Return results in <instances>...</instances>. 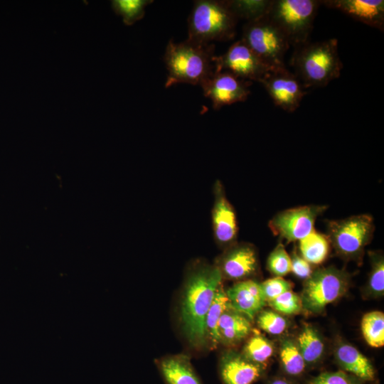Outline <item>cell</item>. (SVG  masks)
<instances>
[{
	"mask_svg": "<svg viewBox=\"0 0 384 384\" xmlns=\"http://www.w3.org/2000/svg\"><path fill=\"white\" fill-rule=\"evenodd\" d=\"M267 303L292 289V284L283 277H274L260 283Z\"/></svg>",
	"mask_w": 384,
	"mask_h": 384,
	"instance_id": "34",
	"label": "cell"
},
{
	"mask_svg": "<svg viewBox=\"0 0 384 384\" xmlns=\"http://www.w3.org/2000/svg\"><path fill=\"white\" fill-rule=\"evenodd\" d=\"M151 0H113L112 8L114 13L122 17L127 26L141 20L145 14V8L151 4Z\"/></svg>",
	"mask_w": 384,
	"mask_h": 384,
	"instance_id": "29",
	"label": "cell"
},
{
	"mask_svg": "<svg viewBox=\"0 0 384 384\" xmlns=\"http://www.w3.org/2000/svg\"><path fill=\"white\" fill-rule=\"evenodd\" d=\"M334 358L341 370L363 383L376 384L377 373L371 361L353 346L339 342L334 349Z\"/></svg>",
	"mask_w": 384,
	"mask_h": 384,
	"instance_id": "18",
	"label": "cell"
},
{
	"mask_svg": "<svg viewBox=\"0 0 384 384\" xmlns=\"http://www.w3.org/2000/svg\"><path fill=\"white\" fill-rule=\"evenodd\" d=\"M251 81L239 78L228 72L215 73L201 85L203 94L211 100L214 110L244 102L250 93Z\"/></svg>",
	"mask_w": 384,
	"mask_h": 384,
	"instance_id": "11",
	"label": "cell"
},
{
	"mask_svg": "<svg viewBox=\"0 0 384 384\" xmlns=\"http://www.w3.org/2000/svg\"><path fill=\"white\" fill-rule=\"evenodd\" d=\"M241 40L272 71L286 68L284 59L290 45L267 14L247 21L242 28Z\"/></svg>",
	"mask_w": 384,
	"mask_h": 384,
	"instance_id": "8",
	"label": "cell"
},
{
	"mask_svg": "<svg viewBox=\"0 0 384 384\" xmlns=\"http://www.w3.org/2000/svg\"><path fill=\"white\" fill-rule=\"evenodd\" d=\"M291 65L304 88L326 86L339 78L343 68L337 39L307 42L295 47Z\"/></svg>",
	"mask_w": 384,
	"mask_h": 384,
	"instance_id": "3",
	"label": "cell"
},
{
	"mask_svg": "<svg viewBox=\"0 0 384 384\" xmlns=\"http://www.w3.org/2000/svg\"><path fill=\"white\" fill-rule=\"evenodd\" d=\"M370 271L365 287V294L378 298L384 294V257L381 251L368 252Z\"/></svg>",
	"mask_w": 384,
	"mask_h": 384,
	"instance_id": "27",
	"label": "cell"
},
{
	"mask_svg": "<svg viewBox=\"0 0 384 384\" xmlns=\"http://www.w3.org/2000/svg\"><path fill=\"white\" fill-rule=\"evenodd\" d=\"M238 21L225 0L195 1L188 18L187 39L203 43L231 40Z\"/></svg>",
	"mask_w": 384,
	"mask_h": 384,
	"instance_id": "4",
	"label": "cell"
},
{
	"mask_svg": "<svg viewBox=\"0 0 384 384\" xmlns=\"http://www.w3.org/2000/svg\"><path fill=\"white\" fill-rule=\"evenodd\" d=\"M217 267L223 278L238 282L248 279L259 270L256 250L250 244L234 243L228 247Z\"/></svg>",
	"mask_w": 384,
	"mask_h": 384,
	"instance_id": "13",
	"label": "cell"
},
{
	"mask_svg": "<svg viewBox=\"0 0 384 384\" xmlns=\"http://www.w3.org/2000/svg\"><path fill=\"white\" fill-rule=\"evenodd\" d=\"M212 219L214 235L218 243L228 247L235 243L238 235L236 214L219 182L215 184Z\"/></svg>",
	"mask_w": 384,
	"mask_h": 384,
	"instance_id": "15",
	"label": "cell"
},
{
	"mask_svg": "<svg viewBox=\"0 0 384 384\" xmlns=\"http://www.w3.org/2000/svg\"><path fill=\"white\" fill-rule=\"evenodd\" d=\"M229 304L225 291L221 284L215 294L205 321L206 344L215 348L220 343L218 326L220 318Z\"/></svg>",
	"mask_w": 384,
	"mask_h": 384,
	"instance_id": "23",
	"label": "cell"
},
{
	"mask_svg": "<svg viewBox=\"0 0 384 384\" xmlns=\"http://www.w3.org/2000/svg\"><path fill=\"white\" fill-rule=\"evenodd\" d=\"M156 366L166 384H203L187 355L163 357L157 360Z\"/></svg>",
	"mask_w": 384,
	"mask_h": 384,
	"instance_id": "19",
	"label": "cell"
},
{
	"mask_svg": "<svg viewBox=\"0 0 384 384\" xmlns=\"http://www.w3.org/2000/svg\"><path fill=\"white\" fill-rule=\"evenodd\" d=\"M321 1L271 0L267 16L294 48L308 42Z\"/></svg>",
	"mask_w": 384,
	"mask_h": 384,
	"instance_id": "6",
	"label": "cell"
},
{
	"mask_svg": "<svg viewBox=\"0 0 384 384\" xmlns=\"http://www.w3.org/2000/svg\"><path fill=\"white\" fill-rule=\"evenodd\" d=\"M330 249L327 235L315 229L299 240V255L311 265L323 263L328 257Z\"/></svg>",
	"mask_w": 384,
	"mask_h": 384,
	"instance_id": "22",
	"label": "cell"
},
{
	"mask_svg": "<svg viewBox=\"0 0 384 384\" xmlns=\"http://www.w3.org/2000/svg\"><path fill=\"white\" fill-rule=\"evenodd\" d=\"M350 284L351 275L344 270L334 266L314 270L304 282L300 296L302 309L310 314L321 313L346 293Z\"/></svg>",
	"mask_w": 384,
	"mask_h": 384,
	"instance_id": "7",
	"label": "cell"
},
{
	"mask_svg": "<svg viewBox=\"0 0 384 384\" xmlns=\"http://www.w3.org/2000/svg\"><path fill=\"white\" fill-rule=\"evenodd\" d=\"M242 353L250 361L267 369L274 354V346L266 337L254 331L245 343Z\"/></svg>",
	"mask_w": 384,
	"mask_h": 384,
	"instance_id": "25",
	"label": "cell"
},
{
	"mask_svg": "<svg viewBox=\"0 0 384 384\" xmlns=\"http://www.w3.org/2000/svg\"><path fill=\"white\" fill-rule=\"evenodd\" d=\"M267 384H297L290 378L284 376H277L269 380Z\"/></svg>",
	"mask_w": 384,
	"mask_h": 384,
	"instance_id": "36",
	"label": "cell"
},
{
	"mask_svg": "<svg viewBox=\"0 0 384 384\" xmlns=\"http://www.w3.org/2000/svg\"><path fill=\"white\" fill-rule=\"evenodd\" d=\"M279 362L284 373L292 378L301 377L306 368L296 341L290 338H284L280 344Z\"/></svg>",
	"mask_w": 384,
	"mask_h": 384,
	"instance_id": "24",
	"label": "cell"
},
{
	"mask_svg": "<svg viewBox=\"0 0 384 384\" xmlns=\"http://www.w3.org/2000/svg\"><path fill=\"white\" fill-rule=\"evenodd\" d=\"M258 326L271 335H279L284 333L288 326L287 320L274 310H262L257 318Z\"/></svg>",
	"mask_w": 384,
	"mask_h": 384,
	"instance_id": "31",
	"label": "cell"
},
{
	"mask_svg": "<svg viewBox=\"0 0 384 384\" xmlns=\"http://www.w3.org/2000/svg\"><path fill=\"white\" fill-rule=\"evenodd\" d=\"M252 331L250 319L233 309L229 304L218 322L220 343L235 346L248 337Z\"/></svg>",
	"mask_w": 384,
	"mask_h": 384,
	"instance_id": "20",
	"label": "cell"
},
{
	"mask_svg": "<svg viewBox=\"0 0 384 384\" xmlns=\"http://www.w3.org/2000/svg\"><path fill=\"white\" fill-rule=\"evenodd\" d=\"M327 208L325 205H306L286 209L275 214L268 226L287 243L299 241L314 230L317 218Z\"/></svg>",
	"mask_w": 384,
	"mask_h": 384,
	"instance_id": "9",
	"label": "cell"
},
{
	"mask_svg": "<svg viewBox=\"0 0 384 384\" xmlns=\"http://www.w3.org/2000/svg\"><path fill=\"white\" fill-rule=\"evenodd\" d=\"M306 384H364L356 377L341 370L323 372L309 379Z\"/></svg>",
	"mask_w": 384,
	"mask_h": 384,
	"instance_id": "33",
	"label": "cell"
},
{
	"mask_svg": "<svg viewBox=\"0 0 384 384\" xmlns=\"http://www.w3.org/2000/svg\"><path fill=\"white\" fill-rule=\"evenodd\" d=\"M215 73L228 72L248 81H261L272 70L240 39L214 59Z\"/></svg>",
	"mask_w": 384,
	"mask_h": 384,
	"instance_id": "10",
	"label": "cell"
},
{
	"mask_svg": "<svg viewBox=\"0 0 384 384\" xmlns=\"http://www.w3.org/2000/svg\"><path fill=\"white\" fill-rule=\"evenodd\" d=\"M266 370L233 350L223 353L219 361L222 384H253L265 375Z\"/></svg>",
	"mask_w": 384,
	"mask_h": 384,
	"instance_id": "14",
	"label": "cell"
},
{
	"mask_svg": "<svg viewBox=\"0 0 384 384\" xmlns=\"http://www.w3.org/2000/svg\"><path fill=\"white\" fill-rule=\"evenodd\" d=\"M290 257L291 272L299 279L306 280L309 278L314 271L311 265L305 260L295 249Z\"/></svg>",
	"mask_w": 384,
	"mask_h": 384,
	"instance_id": "35",
	"label": "cell"
},
{
	"mask_svg": "<svg viewBox=\"0 0 384 384\" xmlns=\"http://www.w3.org/2000/svg\"><path fill=\"white\" fill-rule=\"evenodd\" d=\"M222 279L217 266L203 265L192 271L186 279L181 299V321L189 343L196 349L206 345V318Z\"/></svg>",
	"mask_w": 384,
	"mask_h": 384,
	"instance_id": "1",
	"label": "cell"
},
{
	"mask_svg": "<svg viewBox=\"0 0 384 384\" xmlns=\"http://www.w3.org/2000/svg\"><path fill=\"white\" fill-rule=\"evenodd\" d=\"M267 304L274 311L285 315L296 314L302 309L300 296L289 290L276 298L269 301Z\"/></svg>",
	"mask_w": 384,
	"mask_h": 384,
	"instance_id": "32",
	"label": "cell"
},
{
	"mask_svg": "<svg viewBox=\"0 0 384 384\" xmlns=\"http://www.w3.org/2000/svg\"><path fill=\"white\" fill-rule=\"evenodd\" d=\"M225 292L230 306L250 320L267 304L260 283L254 279L239 281Z\"/></svg>",
	"mask_w": 384,
	"mask_h": 384,
	"instance_id": "17",
	"label": "cell"
},
{
	"mask_svg": "<svg viewBox=\"0 0 384 384\" xmlns=\"http://www.w3.org/2000/svg\"><path fill=\"white\" fill-rule=\"evenodd\" d=\"M295 341L306 368H311L321 362L324 355L325 343L321 334L313 326L305 323Z\"/></svg>",
	"mask_w": 384,
	"mask_h": 384,
	"instance_id": "21",
	"label": "cell"
},
{
	"mask_svg": "<svg viewBox=\"0 0 384 384\" xmlns=\"http://www.w3.org/2000/svg\"><path fill=\"white\" fill-rule=\"evenodd\" d=\"M361 329L366 343L371 347L384 346V314L373 311L365 314L361 319Z\"/></svg>",
	"mask_w": 384,
	"mask_h": 384,
	"instance_id": "26",
	"label": "cell"
},
{
	"mask_svg": "<svg viewBox=\"0 0 384 384\" xmlns=\"http://www.w3.org/2000/svg\"><path fill=\"white\" fill-rule=\"evenodd\" d=\"M267 269L275 277H282L291 272V257L282 242H279L269 255Z\"/></svg>",
	"mask_w": 384,
	"mask_h": 384,
	"instance_id": "30",
	"label": "cell"
},
{
	"mask_svg": "<svg viewBox=\"0 0 384 384\" xmlns=\"http://www.w3.org/2000/svg\"><path fill=\"white\" fill-rule=\"evenodd\" d=\"M214 50L211 43L169 41L164 56L168 71L165 87L178 83L201 85L215 73Z\"/></svg>",
	"mask_w": 384,
	"mask_h": 384,
	"instance_id": "2",
	"label": "cell"
},
{
	"mask_svg": "<svg viewBox=\"0 0 384 384\" xmlns=\"http://www.w3.org/2000/svg\"><path fill=\"white\" fill-rule=\"evenodd\" d=\"M374 231L373 218L369 214L326 222V235L337 255L358 264L361 263L365 248L370 242Z\"/></svg>",
	"mask_w": 384,
	"mask_h": 384,
	"instance_id": "5",
	"label": "cell"
},
{
	"mask_svg": "<svg viewBox=\"0 0 384 384\" xmlns=\"http://www.w3.org/2000/svg\"><path fill=\"white\" fill-rule=\"evenodd\" d=\"M321 4L381 31L384 30L383 0H324Z\"/></svg>",
	"mask_w": 384,
	"mask_h": 384,
	"instance_id": "16",
	"label": "cell"
},
{
	"mask_svg": "<svg viewBox=\"0 0 384 384\" xmlns=\"http://www.w3.org/2000/svg\"><path fill=\"white\" fill-rule=\"evenodd\" d=\"M274 104L286 112H294L306 92L300 81L287 68L270 72L260 82Z\"/></svg>",
	"mask_w": 384,
	"mask_h": 384,
	"instance_id": "12",
	"label": "cell"
},
{
	"mask_svg": "<svg viewBox=\"0 0 384 384\" xmlns=\"http://www.w3.org/2000/svg\"><path fill=\"white\" fill-rule=\"evenodd\" d=\"M238 20L247 21L260 18L267 14L271 0H225Z\"/></svg>",
	"mask_w": 384,
	"mask_h": 384,
	"instance_id": "28",
	"label": "cell"
}]
</instances>
